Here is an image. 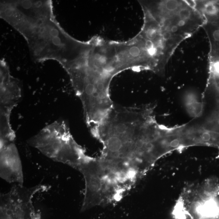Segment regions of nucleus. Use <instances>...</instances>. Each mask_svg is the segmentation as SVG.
Listing matches in <instances>:
<instances>
[{
  "mask_svg": "<svg viewBox=\"0 0 219 219\" xmlns=\"http://www.w3.org/2000/svg\"><path fill=\"white\" fill-rule=\"evenodd\" d=\"M149 112L114 104L93 135L102 145L99 157L102 166L120 177L137 181L156 159L147 145L158 141L160 134Z\"/></svg>",
  "mask_w": 219,
  "mask_h": 219,
  "instance_id": "1",
  "label": "nucleus"
},
{
  "mask_svg": "<svg viewBox=\"0 0 219 219\" xmlns=\"http://www.w3.org/2000/svg\"><path fill=\"white\" fill-rule=\"evenodd\" d=\"M28 142L50 159L78 171L91 157L75 141L63 121H57L47 125Z\"/></svg>",
  "mask_w": 219,
  "mask_h": 219,
  "instance_id": "2",
  "label": "nucleus"
},
{
  "mask_svg": "<svg viewBox=\"0 0 219 219\" xmlns=\"http://www.w3.org/2000/svg\"><path fill=\"white\" fill-rule=\"evenodd\" d=\"M142 10L144 24L140 34L150 42L166 67L179 45L189 38L188 30L170 13Z\"/></svg>",
  "mask_w": 219,
  "mask_h": 219,
  "instance_id": "3",
  "label": "nucleus"
},
{
  "mask_svg": "<svg viewBox=\"0 0 219 219\" xmlns=\"http://www.w3.org/2000/svg\"><path fill=\"white\" fill-rule=\"evenodd\" d=\"M0 175L7 182L23 185L21 159L15 141H0Z\"/></svg>",
  "mask_w": 219,
  "mask_h": 219,
  "instance_id": "4",
  "label": "nucleus"
},
{
  "mask_svg": "<svg viewBox=\"0 0 219 219\" xmlns=\"http://www.w3.org/2000/svg\"><path fill=\"white\" fill-rule=\"evenodd\" d=\"M2 74L1 77V131L12 130L10 124L11 112L21 97L20 90L8 74Z\"/></svg>",
  "mask_w": 219,
  "mask_h": 219,
  "instance_id": "5",
  "label": "nucleus"
},
{
  "mask_svg": "<svg viewBox=\"0 0 219 219\" xmlns=\"http://www.w3.org/2000/svg\"><path fill=\"white\" fill-rule=\"evenodd\" d=\"M191 1L203 17L205 22L219 23V1Z\"/></svg>",
  "mask_w": 219,
  "mask_h": 219,
  "instance_id": "6",
  "label": "nucleus"
},
{
  "mask_svg": "<svg viewBox=\"0 0 219 219\" xmlns=\"http://www.w3.org/2000/svg\"><path fill=\"white\" fill-rule=\"evenodd\" d=\"M195 211L202 218L214 219L219 215V205L214 197L208 198L200 203Z\"/></svg>",
  "mask_w": 219,
  "mask_h": 219,
  "instance_id": "7",
  "label": "nucleus"
},
{
  "mask_svg": "<svg viewBox=\"0 0 219 219\" xmlns=\"http://www.w3.org/2000/svg\"><path fill=\"white\" fill-rule=\"evenodd\" d=\"M202 140L204 142H211L212 140V137L211 134L208 132H205L201 135Z\"/></svg>",
  "mask_w": 219,
  "mask_h": 219,
  "instance_id": "8",
  "label": "nucleus"
},
{
  "mask_svg": "<svg viewBox=\"0 0 219 219\" xmlns=\"http://www.w3.org/2000/svg\"><path fill=\"white\" fill-rule=\"evenodd\" d=\"M180 144V141L178 139H176L171 141L170 143V146L171 147L175 148L177 147Z\"/></svg>",
  "mask_w": 219,
  "mask_h": 219,
  "instance_id": "9",
  "label": "nucleus"
},
{
  "mask_svg": "<svg viewBox=\"0 0 219 219\" xmlns=\"http://www.w3.org/2000/svg\"><path fill=\"white\" fill-rule=\"evenodd\" d=\"M55 29H53V31H52V33H53V34H54V31ZM53 36H57V35H58V34H53Z\"/></svg>",
  "mask_w": 219,
  "mask_h": 219,
  "instance_id": "10",
  "label": "nucleus"
}]
</instances>
